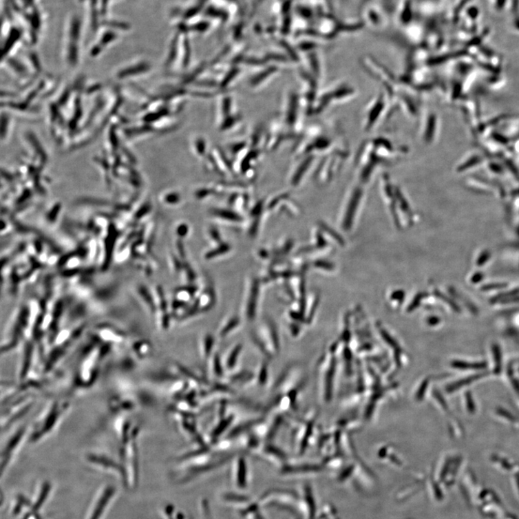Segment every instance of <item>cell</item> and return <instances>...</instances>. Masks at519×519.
<instances>
[{"instance_id": "16", "label": "cell", "mask_w": 519, "mask_h": 519, "mask_svg": "<svg viewBox=\"0 0 519 519\" xmlns=\"http://www.w3.org/2000/svg\"><path fill=\"white\" fill-rule=\"evenodd\" d=\"M240 324V319L237 317H233L230 319H228L218 332L219 338L220 339L227 338L229 335H231V334L237 329Z\"/></svg>"}, {"instance_id": "13", "label": "cell", "mask_w": 519, "mask_h": 519, "mask_svg": "<svg viewBox=\"0 0 519 519\" xmlns=\"http://www.w3.org/2000/svg\"><path fill=\"white\" fill-rule=\"evenodd\" d=\"M215 339L210 333H207L200 340V354L205 361H208L215 354Z\"/></svg>"}, {"instance_id": "8", "label": "cell", "mask_w": 519, "mask_h": 519, "mask_svg": "<svg viewBox=\"0 0 519 519\" xmlns=\"http://www.w3.org/2000/svg\"><path fill=\"white\" fill-rule=\"evenodd\" d=\"M85 458L90 465L101 469L123 472L119 461H116L111 456L105 453L96 451L89 452L86 454Z\"/></svg>"}, {"instance_id": "19", "label": "cell", "mask_w": 519, "mask_h": 519, "mask_svg": "<svg viewBox=\"0 0 519 519\" xmlns=\"http://www.w3.org/2000/svg\"><path fill=\"white\" fill-rule=\"evenodd\" d=\"M213 215L218 218L223 219V220L230 222H240L242 221L241 217L237 215V213L227 209H213Z\"/></svg>"}, {"instance_id": "3", "label": "cell", "mask_w": 519, "mask_h": 519, "mask_svg": "<svg viewBox=\"0 0 519 519\" xmlns=\"http://www.w3.org/2000/svg\"><path fill=\"white\" fill-rule=\"evenodd\" d=\"M142 403V396L130 385H121L109 396L108 410L113 417L133 415Z\"/></svg>"}, {"instance_id": "11", "label": "cell", "mask_w": 519, "mask_h": 519, "mask_svg": "<svg viewBox=\"0 0 519 519\" xmlns=\"http://www.w3.org/2000/svg\"><path fill=\"white\" fill-rule=\"evenodd\" d=\"M210 375L216 381H220L225 377V369L223 361L218 352H215L207 361Z\"/></svg>"}, {"instance_id": "2", "label": "cell", "mask_w": 519, "mask_h": 519, "mask_svg": "<svg viewBox=\"0 0 519 519\" xmlns=\"http://www.w3.org/2000/svg\"><path fill=\"white\" fill-rule=\"evenodd\" d=\"M72 408L67 399H54L40 411L34 421L30 423L28 443L36 445L50 437L63 423Z\"/></svg>"}, {"instance_id": "1", "label": "cell", "mask_w": 519, "mask_h": 519, "mask_svg": "<svg viewBox=\"0 0 519 519\" xmlns=\"http://www.w3.org/2000/svg\"><path fill=\"white\" fill-rule=\"evenodd\" d=\"M113 349L95 337L85 344L74 361L70 377V389L81 394L94 388L100 377L104 363Z\"/></svg>"}, {"instance_id": "14", "label": "cell", "mask_w": 519, "mask_h": 519, "mask_svg": "<svg viewBox=\"0 0 519 519\" xmlns=\"http://www.w3.org/2000/svg\"><path fill=\"white\" fill-rule=\"evenodd\" d=\"M234 476L239 485L245 483L247 476V465L245 456H237L233 464Z\"/></svg>"}, {"instance_id": "15", "label": "cell", "mask_w": 519, "mask_h": 519, "mask_svg": "<svg viewBox=\"0 0 519 519\" xmlns=\"http://www.w3.org/2000/svg\"><path fill=\"white\" fill-rule=\"evenodd\" d=\"M255 374V383L261 388H264L268 383L269 370L268 363L265 361L259 364Z\"/></svg>"}, {"instance_id": "22", "label": "cell", "mask_w": 519, "mask_h": 519, "mask_svg": "<svg viewBox=\"0 0 519 519\" xmlns=\"http://www.w3.org/2000/svg\"><path fill=\"white\" fill-rule=\"evenodd\" d=\"M165 201L167 203L176 204L180 202V195L177 193H171L165 196Z\"/></svg>"}, {"instance_id": "5", "label": "cell", "mask_w": 519, "mask_h": 519, "mask_svg": "<svg viewBox=\"0 0 519 519\" xmlns=\"http://www.w3.org/2000/svg\"><path fill=\"white\" fill-rule=\"evenodd\" d=\"M30 423L19 424L18 427H13L2 446V469L6 470L12 460L28 443Z\"/></svg>"}, {"instance_id": "9", "label": "cell", "mask_w": 519, "mask_h": 519, "mask_svg": "<svg viewBox=\"0 0 519 519\" xmlns=\"http://www.w3.org/2000/svg\"><path fill=\"white\" fill-rule=\"evenodd\" d=\"M220 420L217 425L213 427L211 431L209 436V441L213 445L215 444V443L220 441V437L223 436L229 429H230V427L232 425V423L235 420V416L228 415L220 418Z\"/></svg>"}, {"instance_id": "20", "label": "cell", "mask_w": 519, "mask_h": 519, "mask_svg": "<svg viewBox=\"0 0 519 519\" xmlns=\"http://www.w3.org/2000/svg\"><path fill=\"white\" fill-rule=\"evenodd\" d=\"M193 147L198 157H204L206 154V142L203 137H197L193 143Z\"/></svg>"}, {"instance_id": "23", "label": "cell", "mask_w": 519, "mask_h": 519, "mask_svg": "<svg viewBox=\"0 0 519 519\" xmlns=\"http://www.w3.org/2000/svg\"><path fill=\"white\" fill-rule=\"evenodd\" d=\"M213 192L212 190L208 189H202L201 190H198L195 192V197L198 198H200V200H203V198L207 197L208 195H211Z\"/></svg>"}, {"instance_id": "12", "label": "cell", "mask_w": 519, "mask_h": 519, "mask_svg": "<svg viewBox=\"0 0 519 519\" xmlns=\"http://www.w3.org/2000/svg\"><path fill=\"white\" fill-rule=\"evenodd\" d=\"M384 100L383 97H379L376 100H374L370 106H369V109L368 111V113H366V125L365 127L368 129H370L372 128V125L376 123V120L379 118V116L378 114L381 112H383V109L384 108Z\"/></svg>"}, {"instance_id": "10", "label": "cell", "mask_w": 519, "mask_h": 519, "mask_svg": "<svg viewBox=\"0 0 519 519\" xmlns=\"http://www.w3.org/2000/svg\"><path fill=\"white\" fill-rule=\"evenodd\" d=\"M242 349V345L237 343L229 350L224 359L222 360L226 372H235L241 357Z\"/></svg>"}, {"instance_id": "17", "label": "cell", "mask_w": 519, "mask_h": 519, "mask_svg": "<svg viewBox=\"0 0 519 519\" xmlns=\"http://www.w3.org/2000/svg\"><path fill=\"white\" fill-rule=\"evenodd\" d=\"M257 282H254L252 290L251 293V297L248 300V306H247V312H246V319L249 320V321H253V319L255 318V314H256V303H257Z\"/></svg>"}, {"instance_id": "7", "label": "cell", "mask_w": 519, "mask_h": 519, "mask_svg": "<svg viewBox=\"0 0 519 519\" xmlns=\"http://www.w3.org/2000/svg\"><path fill=\"white\" fill-rule=\"evenodd\" d=\"M127 347V362L129 366L146 361L152 353V346L147 340L138 339L129 342Z\"/></svg>"}, {"instance_id": "24", "label": "cell", "mask_w": 519, "mask_h": 519, "mask_svg": "<svg viewBox=\"0 0 519 519\" xmlns=\"http://www.w3.org/2000/svg\"><path fill=\"white\" fill-rule=\"evenodd\" d=\"M189 233V228L187 224H181L178 226L177 233L180 237L186 236Z\"/></svg>"}, {"instance_id": "18", "label": "cell", "mask_w": 519, "mask_h": 519, "mask_svg": "<svg viewBox=\"0 0 519 519\" xmlns=\"http://www.w3.org/2000/svg\"><path fill=\"white\" fill-rule=\"evenodd\" d=\"M278 70L277 68L271 67L266 71L260 73L258 75L253 77L251 81V85L256 87L259 85L264 84L267 81L270 80L273 77V74H277Z\"/></svg>"}, {"instance_id": "6", "label": "cell", "mask_w": 519, "mask_h": 519, "mask_svg": "<svg viewBox=\"0 0 519 519\" xmlns=\"http://www.w3.org/2000/svg\"><path fill=\"white\" fill-rule=\"evenodd\" d=\"M83 23L78 14H73L66 27L65 56L69 66L75 67L79 61Z\"/></svg>"}, {"instance_id": "4", "label": "cell", "mask_w": 519, "mask_h": 519, "mask_svg": "<svg viewBox=\"0 0 519 519\" xmlns=\"http://www.w3.org/2000/svg\"><path fill=\"white\" fill-rule=\"evenodd\" d=\"M37 394H25L9 404L3 406L1 428L3 433L11 430L32 410L37 403Z\"/></svg>"}, {"instance_id": "25", "label": "cell", "mask_w": 519, "mask_h": 519, "mask_svg": "<svg viewBox=\"0 0 519 519\" xmlns=\"http://www.w3.org/2000/svg\"><path fill=\"white\" fill-rule=\"evenodd\" d=\"M209 234L212 240H215V241H220V235L219 234L216 229H211V230L209 231Z\"/></svg>"}, {"instance_id": "21", "label": "cell", "mask_w": 519, "mask_h": 519, "mask_svg": "<svg viewBox=\"0 0 519 519\" xmlns=\"http://www.w3.org/2000/svg\"><path fill=\"white\" fill-rule=\"evenodd\" d=\"M231 250L230 246L227 245V244H223L220 248L215 250H213L206 255V257L207 259H211L213 257H216L218 256H220L224 253H226L229 251Z\"/></svg>"}]
</instances>
